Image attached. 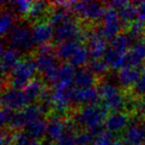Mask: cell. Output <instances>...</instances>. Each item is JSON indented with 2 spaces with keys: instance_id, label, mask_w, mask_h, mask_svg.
<instances>
[{
  "instance_id": "1",
  "label": "cell",
  "mask_w": 145,
  "mask_h": 145,
  "mask_svg": "<svg viewBox=\"0 0 145 145\" xmlns=\"http://www.w3.org/2000/svg\"><path fill=\"white\" fill-rule=\"evenodd\" d=\"M106 110L99 105H85L79 108L72 115V121L84 130L93 132L95 135L99 134L105 126L106 118Z\"/></svg>"
},
{
  "instance_id": "2",
  "label": "cell",
  "mask_w": 145,
  "mask_h": 145,
  "mask_svg": "<svg viewBox=\"0 0 145 145\" xmlns=\"http://www.w3.org/2000/svg\"><path fill=\"white\" fill-rule=\"evenodd\" d=\"M34 62L37 71L43 76L45 81L54 85L56 83L59 65L58 58L53 47L50 44L38 47Z\"/></svg>"
},
{
  "instance_id": "3",
  "label": "cell",
  "mask_w": 145,
  "mask_h": 145,
  "mask_svg": "<svg viewBox=\"0 0 145 145\" xmlns=\"http://www.w3.org/2000/svg\"><path fill=\"white\" fill-rule=\"evenodd\" d=\"M97 91L103 103L101 106L105 110L115 112L122 111L123 108H126L127 97L121 93L119 87L113 81L105 80L101 82Z\"/></svg>"
},
{
  "instance_id": "4",
  "label": "cell",
  "mask_w": 145,
  "mask_h": 145,
  "mask_svg": "<svg viewBox=\"0 0 145 145\" xmlns=\"http://www.w3.org/2000/svg\"><path fill=\"white\" fill-rule=\"evenodd\" d=\"M32 27L29 26L26 22H18L14 25L12 30L7 35V44L8 47L15 49L19 53H29L34 47V42L32 39Z\"/></svg>"
},
{
  "instance_id": "5",
  "label": "cell",
  "mask_w": 145,
  "mask_h": 145,
  "mask_svg": "<svg viewBox=\"0 0 145 145\" xmlns=\"http://www.w3.org/2000/svg\"><path fill=\"white\" fill-rule=\"evenodd\" d=\"M37 72L34 59L26 58L20 60L13 68L8 77L10 88L15 89H23L33 79Z\"/></svg>"
},
{
  "instance_id": "6",
  "label": "cell",
  "mask_w": 145,
  "mask_h": 145,
  "mask_svg": "<svg viewBox=\"0 0 145 145\" xmlns=\"http://www.w3.org/2000/svg\"><path fill=\"white\" fill-rule=\"evenodd\" d=\"M71 9L79 18L85 21L95 22L103 19L105 8L97 1H77L72 2Z\"/></svg>"
},
{
  "instance_id": "7",
  "label": "cell",
  "mask_w": 145,
  "mask_h": 145,
  "mask_svg": "<svg viewBox=\"0 0 145 145\" xmlns=\"http://www.w3.org/2000/svg\"><path fill=\"white\" fill-rule=\"evenodd\" d=\"M84 33L85 31H83L81 25L72 18L54 27L53 40L58 44L72 40L81 41L80 39H84Z\"/></svg>"
},
{
  "instance_id": "8",
  "label": "cell",
  "mask_w": 145,
  "mask_h": 145,
  "mask_svg": "<svg viewBox=\"0 0 145 145\" xmlns=\"http://www.w3.org/2000/svg\"><path fill=\"white\" fill-rule=\"evenodd\" d=\"M72 89H74L72 85H63V84L54 85V88L52 89V109L56 112V115L64 114L72 103Z\"/></svg>"
},
{
  "instance_id": "9",
  "label": "cell",
  "mask_w": 145,
  "mask_h": 145,
  "mask_svg": "<svg viewBox=\"0 0 145 145\" xmlns=\"http://www.w3.org/2000/svg\"><path fill=\"white\" fill-rule=\"evenodd\" d=\"M124 145H143L145 140V121L139 115H134L130 118L128 126L122 134Z\"/></svg>"
},
{
  "instance_id": "10",
  "label": "cell",
  "mask_w": 145,
  "mask_h": 145,
  "mask_svg": "<svg viewBox=\"0 0 145 145\" xmlns=\"http://www.w3.org/2000/svg\"><path fill=\"white\" fill-rule=\"evenodd\" d=\"M84 39L87 41V47L89 51L91 60L101 59L107 50L106 39L103 35L101 29H91L84 33Z\"/></svg>"
},
{
  "instance_id": "11",
  "label": "cell",
  "mask_w": 145,
  "mask_h": 145,
  "mask_svg": "<svg viewBox=\"0 0 145 145\" xmlns=\"http://www.w3.org/2000/svg\"><path fill=\"white\" fill-rule=\"evenodd\" d=\"M101 21L103 25L99 27V29L105 39H109L111 41L120 34L122 29V22L119 19L118 13L115 9L106 7Z\"/></svg>"
},
{
  "instance_id": "12",
  "label": "cell",
  "mask_w": 145,
  "mask_h": 145,
  "mask_svg": "<svg viewBox=\"0 0 145 145\" xmlns=\"http://www.w3.org/2000/svg\"><path fill=\"white\" fill-rule=\"evenodd\" d=\"M1 103H2V107H7L13 111H18L26 107L29 105V101L22 89H15L9 88L3 91L1 95Z\"/></svg>"
},
{
  "instance_id": "13",
  "label": "cell",
  "mask_w": 145,
  "mask_h": 145,
  "mask_svg": "<svg viewBox=\"0 0 145 145\" xmlns=\"http://www.w3.org/2000/svg\"><path fill=\"white\" fill-rule=\"evenodd\" d=\"M74 123V121L62 118L60 115H53L49 118L47 123L46 136L50 141H57L62 136L63 133Z\"/></svg>"
},
{
  "instance_id": "14",
  "label": "cell",
  "mask_w": 145,
  "mask_h": 145,
  "mask_svg": "<svg viewBox=\"0 0 145 145\" xmlns=\"http://www.w3.org/2000/svg\"><path fill=\"white\" fill-rule=\"evenodd\" d=\"M145 64V40L141 39L132 45L125 55V67L139 69Z\"/></svg>"
},
{
  "instance_id": "15",
  "label": "cell",
  "mask_w": 145,
  "mask_h": 145,
  "mask_svg": "<svg viewBox=\"0 0 145 145\" xmlns=\"http://www.w3.org/2000/svg\"><path fill=\"white\" fill-rule=\"evenodd\" d=\"M101 99L99 91L95 88L79 89L74 87L72 93V101L75 105H81L83 106L91 105H97V101Z\"/></svg>"
},
{
  "instance_id": "16",
  "label": "cell",
  "mask_w": 145,
  "mask_h": 145,
  "mask_svg": "<svg viewBox=\"0 0 145 145\" xmlns=\"http://www.w3.org/2000/svg\"><path fill=\"white\" fill-rule=\"evenodd\" d=\"M31 32H32V39L34 44L40 47L48 44L49 41L53 39L54 28L49 22L39 21L32 26Z\"/></svg>"
},
{
  "instance_id": "17",
  "label": "cell",
  "mask_w": 145,
  "mask_h": 145,
  "mask_svg": "<svg viewBox=\"0 0 145 145\" xmlns=\"http://www.w3.org/2000/svg\"><path fill=\"white\" fill-rule=\"evenodd\" d=\"M129 121H130V118L124 111L111 112L105 118V130L109 131L111 133H114V134L120 132V131H124L126 127L128 126Z\"/></svg>"
},
{
  "instance_id": "18",
  "label": "cell",
  "mask_w": 145,
  "mask_h": 145,
  "mask_svg": "<svg viewBox=\"0 0 145 145\" xmlns=\"http://www.w3.org/2000/svg\"><path fill=\"white\" fill-rule=\"evenodd\" d=\"M20 53L11 47H2L1 49V72L2 77H9L11 71L20 61Z\"/></svg>"
},
{
  "instance_id": "19",
  "label": "cell",
  "mask_w": 145,
  "mask_h": 145,
  "mask_svg": "<svg viewBox=\"0 0 145 145\" xmlns=\"http://www.w3.org/2000/svg\"><path fill=\"white\" fill-rule=\"evenodd\" d=\"M72 2H58L59 6L54 7L50 13H49V21L48 22L53 27H56L66 21L72 19V9L68 7Z\"/></svg>"
},
{
  "instance_id": "20",
  "label": "cell",
  "mask_w": 145,
  "mask_h": 145,
  "mask_svg": "<svg viewBox=\"0 0 145 145\" xmlns=\"http://www.w3.org/2000/svg\"><path fill=\"white\" fill-rule=\"evenodd\" d=\"M140 75L141 72L139 71V69L126 67L117 72L116 83L124 89L134 88V86L136 85L140 78Z\"/></svg>"
},
{
  "instance_id": "21",
  "label": "cell",
  "mask_w": 145,
  "mask_h": 145,
  "mask_svg": "<svg viewBox=\"0 0 145 145\" xmlns=\"http://www.w3.org/2000/svg\"><path fill=\"white\" fill-rule=\"evenodd\" d=\"M72 83H74V87L79 88V89L93 88L95 84V76L89 69H77Z\"/></svg>"
},
{
  "instance_id": "22",
  "label": "cell",
  "mask_w": 145,
  "mask_h": 145,
  "mask_svg": "<svg viewBox=\"0 0 145 145\" xmlns=\"http://www.w3.org/2000/svg\"><path fill=\"white\" fill-rule=\"evenodd\" d=\"M125 55L126 54L117 52L108 46L103 57V60L105 61L108 69L112 71H120L125 67Z\"/></svg>"
},
{
  "instance_id": "23",
  "label": "cell",
  "mask_w": 145,
  "mask_h": 145,
  "mask_svg": "<svg viewBox=\"0 0 145 145\" xmlns=\"http://www.w3.org/2000/svg\"><path fill=\"white\" fill-rule=\"evenodd\" d=\"M47 123L48 121L45 120L44 117L31 121L25 127V132L32 140L39 141L47 132Z\"/></svg>"
},
{
  "instance_id": "24",
  "label": "cell",
  "mask_w": 145,
  "mask_h": 145,
  "mask_svg": "<svg viewBox=\"0 0 145 145\" xmlns=\"http://www.w3.org/2000/svg\"><path fill=\"white\" fill-rule=\"evenodd\" d=\"M81 45L80 41H66L58 44L57 48L55 49V53L59 60L62 61H69L72 56L75 54V52L78 50V48Z\"/></svg>"
},
{
  "instance_id": "25",
  "label": "cell",
  "mask_w": 145,
  "mask_h": 145,
  "mask_svg": "<svg viewBox=\"0 0 145 145\" xmlns=\"http://www.w3.org/2000/svg\"><path fill=\"white\" fill-rule=\"evenodd\" d=\"M135 42L136 41L132 38V36L128 32H122L118 36L115 37L113 40H111L109 47L119 53L126 54Z\"/></svg>"
},
{
  "instance_id": "26",
  "label": "cell",
  "mask_w": 145,
  "mask_h": 145,
  "mask_svg": "<svg viewBox=\"0 0 145 145\" xmlns=\"http://www.w3.org/2000/svg\"><path fill=\"white\" fill-rule=\"evenodd\" d=\"M44 83H43L42 80L40 79H33L24 89H22L23 93H24L26 99H28V101H34L37 99H40L41 95L43 93V91H45Z\"/></svg>"
},
{
  "instance_id": "27",
  "label": "cell",
  "mask_w": 145,
  "mask_h": 145,
  "mask_svg": "<svg viewBox=\"0 0 145 145\" xmlns=\"http://www.w3.org/2000/svg\"><path fill=\"white\" fill-rule=\"evenodd\" d=\"M75 68L69 63H63L59 66L57 72V79L55 84H63V85H74V77H75ZM54 84V85H55Z\"/></svg>"
},
{
  "instance_id": "28",
  "label": "cell",
  "mask_w": 145,
  "mask_h": 145,
  "mask_svg": "<svg viewBox=\"0 0 145 145\" xmlns=\"http://www.w3.org/2000/svg\"><path fill=\"white\" fill-rule=\"evenodd\" d=\"M89 58H91V54H89L88 47L81 44L78 50L75 52V54L72 55V58L69 60V64L72 65L74 68L80 69L89 62Z\"/></svg>"
},
{
  "instance_id": "29",
  "label": "cell",
  "mask_w": 145,
  "mask_h": 145,
  "mask_svg": "<svg viewBox=\"0 0 145 145\" xmlns=\"http://www.w3.org/2000/svg\"><path fill=\"white\" fill-rule=\"evenodd\" d=\"M116 11L118 13L119 19H120L122 23H127V24L129 23V24H131L137 18V11L135 3L127 1L126 4L123 5L120 9H118Z\"/></svg>"
},
{
  "instance_id": "30",
  "label": "cell",
  "mask_w": 145,
  "mask_h": 145,
  "mask_svg": "<svg viewBox=\"0 0 145 145\" xmlns=\"http://www.w3.org/2000/svg\"><path fill=\"white\" fill-rule=\"evenodd\" d=\"M93 145H124L121 139H119L114 133L107 130H101L95 135Z\"/></svg>"
},
{
  "instance_id": "31",
  "label": "cell",
  "mask_w": 145,
  "mask_h": 145,
  "mask_svg": "<svg viewBox=\"0 0 145 145\" xmlns=\"http://www.w3.org/2000/svg\"><path fill=\"white\" fill-rule=\"evenodd\" d=\"M15 24L16 23H15L14 14L8 9L2 10L1 15H0V33L1 35L7 36Z\"/></svg>"
},
{
  "instance_id": "32",
  "label": "cell",
  "mask_w": 145,
  "mask_h": 145,
  "mask_svg": "<svg viewBox=\"0 0 145 145\" xmlns=\"http://www.w3.org/2000/svg\"><path fill=\"white\" fill-rule=\"evenodd\" d=\"M1 4H7V6H9L8 10H10L14 15L17 14L20 16L28 15L32 6V2L27 0H19V1H11V2L1 1Z\"/></svg>"
},
{
  "instance_id": "33",
  "label": "cell",
  "mask_w": 145,
  "mask_h": 145,
  "mask_svg": "<svg viewBox=\"0 0 145 145\" xmlns=\"http://www.w3.org/2000/svg\"><path fill=\"white\" fill-rule=\"evenodd\" d=\"M48 10V3L44 1H36L32 2V6L28 13V17L31 20L40 21L43 17H45Z\"/></svg>"
},
{
  "instance_id": "34",
  "label": "cell",
  "mask_w": 145,
  "mask_h": 145,
  "mask_svg": "<svg viewBox=\"0 0 145 145\" xmlns=\"http://www.w3.org/2000/svg\"><path fill=\"white\" fill-rule=\"evenodd\" d=\"M56 142L57 145H77V132L75 123L69 127Z\"/></svg>"
},
{
  "instance_id": "35",
  "label": "cell",
  "mask_w": 145,
  "mask_h": 145,
  "mask_svg": "<svg viewBox=\"0 0 145 145\" xmlns=\"http://www.w3.org/2000/svg\"><path fill=\"white\" fill-rule=\"evenodd\" d=\"M88 69L93 72L95 77H101L106 72L107 67L106 63L103 59H95V60H91L88 64Z\"/></svg>"
},
{
  "instance_id": "36",
  "label": "cell",
  "mask_w": 145,
  "mask_h": 145,
  "mask_svg": "<svg viewBox=\"0 0 145 145\" xmlns=\"http://www.w3.org/2000/svg\"><path fill=\"white\" fill-rule=\"evenodd\" d=\"M127 32L132 36V38L135 41L141 40L142 36L145 34V24H143L140 21H134L133 23L129 24Z\"/></svg>"
},
{
  "instance_id": "37",
  "label": "cell",
  "mask_w": 145,
  "mask_h": 145,
  "mask_svg": "<svg viewBox=\"0 0 145 145\" xmlns=\"http://www.w3.org/2000/svg\"><path fill=\"white\" fill-rule=\"evenodd\" d=\"M95 135L88 130L77 132V145H93Z\"/></svg>"
},
{
  "instance_id": "38",
  "label": "cell",
  "mask_w": 145,
  "mask_h": 145,
  "mask_svg": "<svg viewBox=\"0 0 145 145\" xmlns=\"http://www.w3.org/2000/svg\"><path fill=\"white\" fill-rule=\"evenodd\" d=\"M33 141L25 131H16L12 135V145H32Z\"/></svg>"
},
{
  "instance_id": "39",
  "label": "cell",
  "mask_w": 145,
  "mask_h": 145,
  "mask_svg": "<svg viewBox=\"0 0 145 145\" xmlns=\"http://www.w3.org/2000/svg\"><path fill=\"white\" fill-rule=\"evenodd\" d=\"M39 105L43 108L45 112L53 107V99H52V91L45 89L39 99Z\"/></svg>"
},
{
  "instance_id": "40",
  "label": "cell",
  "mask_w": 145,
  "mask_h": 145,
  "mask_svg": "<svg viewBox=\"0 0 145 145\" xmlns=\"http://www.w3.org/2000/svg\"><path fill=\"white\" fill-rule=\"evenodd\" d=\"M133 91L136 95H145V67L141 71V75L137 84L133 88Z\"/></svg>"
},
{
  "instance_id": "41",
  "label": "cell",
  "mask_w": 145,
  "mask_h": 145,
  "mask_svg": "<svg viewBox=\"0 0 145 145\" xmlns=\"http://www.w3.org/2000/svg\"><path fill=\"white\" fill-rule=\"evenodd\" d=\"M14 112L15 111L11 110V109L7 108V107H2L1 112H0V119H1V124L3 126L9 125L13 115H14Z\"/></svg>"
},
{
  "instance_id": "42",
  "label": "cell",
  "mask_w": 145,
  "mask_h": 145,
  "mask_svg": "<svg viewBox=\"0 0 145 145\" xmlns=\"http://www.w3.org/2000/svg\"><path fill=\"white\" fill-rule=\"evenodd\" d=\"M137 11V20L145 24V1L135 2Z\"/></svg>"
},
{
  "instance_id": "43",
  "label": "cell",
  "mask_w": 145,
  "mask_h": 145,
  "mask_svg": "<svg viewBox=\"0 0 145 145\" xmlns=\"http://www.w3.org/2000/svg\"><path fill=\"white\" fill-rule=\"evenodd\" d=\"M42 145H57L56 143H53L52 141H46V142L42 143Z\"/></svg>"
},
{
  "instance_id": "44",
  "label": "cell",
  "mask_w": 145,
  "mask_h": 145,
  "mask_svg": "<svg viewBox=\"0 0 145 145\" xmlns=\"http://www.w3.org/2000/svg\"><path fill=\"white\" fill-rule=\"evenodd\" d=\"M143 101H144V103H145V95H144V99H143Z\"/></svg>"
},
{
  "instance_id": "45",
  "label": "cell",
  "mask_w": 145,
  "mask_h": 145,
  "mask_svg": "<svg viewBox=\"0 0 145 145\" xmlns=\"http://www.w3.org/2000/svg\"><path fill=\"white\" fill-rule=\"evenodd\" d=\"M143 145H145V140H144V142H143Z\"/></svg>"
}]
</instances>
